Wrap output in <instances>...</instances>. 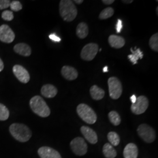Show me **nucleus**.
Listing matches in <instances>:
<instances>
[{"label": "nucleus", "mask_w": 158, "mask_h": 158, "mask_svg": "<svg viewBox=\"0 0 158 158\" xmlns=\"http://www.w3.org/2000/svg\"><path fill=\"white\" fill-rule=\"evenodd\" d=\"M11 1L9 0H0V10H4L10 6Z\"/></svg>", "instance_id": "c756f323"}, {"label": "nucleus", "mask_w": 158, "mask_h": 158, "mask_svg": "<svg viewBox=\"0 0 158 158\" xmlns=\"http://www.w3.org/2000/svg\"><path fill=\"white\" fill-rule=\"evenodd\" d=\"M12 70L14 75L20 82L23 83H28L30 80V75L25 68L21 65L16 64L13 67Z\"/></svg>", "instance_id": "9b49d317"}, {"label": "nucleus", "mask_w": 158, "mask_h": 158, "mask_svg": "<svg viewBox=\"0 0 158 158\" xmlns=\"http://www.w3.org/2000/svg\"><path fill=\"white\" fill-rule=\"evenodd\" d=\"M15 35L11 28L7 25H2L0 26V40L10 44L14 41Z\"/></svg>", "instance_id": "9d476101"}, {"label": "nucleus", "mask_w": 158, "mask_h": 158, "mask_svg": "<svg viewBox=\"0 0 158 158\" xmlns=\"http://www.w3.org/2000/svg\"><path fill=\"white\" fill-rule=\"evenodd\" d=\"M123 154L124 158H137L138 155L137 146L133 143H128L125 147Z\"/></svg>", "instance_id": "dca6fc26"}, {"label": "nucleus", "mask_w": 158, "mask_h": 158, "mask_svg": "<svg viewBox=\"0 0 158 158\" xmlns=\"http://www.w3.org/2000/svg\"><path fill=\"white\" fill-rule=\"evenodd\" d=\"M1 17L2 18V19H4L5 21H10L14 19V14L11 11L6 10V11L2 12Z\"/></svg>", "instance_id": "c85d7f7f"}, {"label": "nucleus", "mask_w": 158, "mask_h": 158, "mask_svg": "<svg viewBox=\"0 0 158 158\" xmlns=\"http://www.w3.org/2000/svg\"><path fill=\"white\" fill-rule=\"evenodd\" d=\"M76 35L80 39H85L89 34V27L85 23H80L76 28Z\"/></svg>", "instance_id": "aec40b11"}, {"label": "nucleus", "mask_w": 158, "mask_h": 158, "mask_svg": "<svg viewBox=\"0 0 158 158\" xmlns=\"http://www.w3.org/2000/svg\"><path fill=\"white\" fill-rule=\"evenodd\" d=\"M102 49H99V51H100V52H101V51H102Z\"/></svg>", "instance_id": "58836bf2"}, {"label": "nucleus", "mask_w": 158, "mask_h": 158, "mask_svg": "<svg viewBox=\"0 0 158 158\" xmlns=\"http://www.w3.org/2000/svg\"><path fill=\"white\" fill-rule=\"evenodd\" d=\"M74 2H76L77 4H81L84 2V1L83 0H75V1H74Z\"/></svg>", "instance_id": "c9c22d12"}, {"label": "nucleus", "mask_w": 158, "mask_h": 158, "mask_svg": "<svg viewBox=\"0 0 158 158\" xmlns=\"http://www.w3.org/2000/svg\"><path fill=\"white\" fill-rule=\"evenodd\" d=\"M10 132L12 136L21 142L28 141L32 136V132L28 127L23 124L14 123L10 127Z\"/></svg>", "instance_id": "f03ea898"}, {"label": "nucleus", "mask_w": 158, "mask_h": 158, "mask_svg": "<svg viewBox=\"0 0 158 158\" xmlns=\"http://www.w3.org/2000/svg\"><path fill=\"white\" fill-rule=\"evenodd\" d=\"M81 132L87 141L91 144H95L98 141V136L96 132L87 126H83L80 128Z\"/></svg>", "instance_id": "ddd939ff"}, {"label": "nucleus", "mask_w": 158, "mask_h": 158, "mask_svg": "<svg viewBox=\"0 0 158 158\" xmlns=\"http://www.w3.org/2000/svg\"><path fill=\"white\" fill-rule=\"evenodd\" d=\"M108 90L110 97L114 99H118L123 93V86L121 82L117 77H111L108 80Z\"/></svg>", "instance_id": "39448f33"}, {"label": "nucleus", "mask_w": 158, "mask_h": 158, "mask_svg": "<svg viewBox=\"0 0 158 158\" xmlns=\"http://www.w3.org/2000/svg\"><path fill=\"white\" fill-rule=\"evenodd\" d=\"M4 63L2 62V60L0 59V72L1 71H2V70L4 69Z\"/></svg>", "instance_id": "72a5a7b5"}, {"label": "nucleus", "mask_w": 158, "mask_h": 158, "mask_svg": "<svg viewBox=\"0 0 158 158\" xmlns=\"http://www.w3.org/2000/svg\"><path fill=\"white\" fill-rule=\"evenodd\" d=\"M38 153L40 158H62L59 153L50 147H41Z\"/></svg>", "instance_id": "f8f14e48"}, {"label": "nucleus", "mask_w": 158, "mask_h": 158, "mask_svg": "<svg viewBox=\"0 0 158 158\" xmlns=\"http://www.w3.org/2000/svg\"><path fill=\"white\" fill-rule=\"evenodd\" d=\"M59 12L64 21L71 22L77 17V10L70 0H62L59 4Z\"/></svg>", "instance_id": "f257e3e1"}, {"label": "nucleus", "mask_w": 158, "mask_h": 158, "mask_svg": "<svg viewBox=\"0 0 158 158\" xmlns=\"http://www.w3.org/2000/svg\"><path fill=\"white\" fill-rule=\"evenodd\" d=\"M102 152L106 158H114L117 156V153L110 143H106L102 148Z\"/></svg>", "instance_id": "412c9836"}, {"label": "nucleus", "mask_w": 158, "mask_h": 158, "mask_svg": "<svg viewBox=\"0 0 158 158\" xmlns=\"http://www.w3.org/2000/svg\"><path fill=\"white\" fill-rule=\"evenodd\" d=\"M102 2L106 5H110L114 2V0H102Z\"/></svg>", "instance_id": "473e14b6"}, {"label": "nucleus", "mask_w": 158, "mask_h": 158, "mask_svg": "<svg viewBox=\"0 0 158 158\" xmlns=\"http://www.w3.org/2000/svg\"><path fill=\"white\" fill-rule=\"evenodd\" d=\"M98 51V46L94 43L88 44L82 49L80 56L85 61H91L94 59Z\"/></svg>", "instance_id": "6e6552de"}, {"label": "nucleus", "mask_w": 158, "mask_h": 158, "mask_svg": "<svg viewBox=\"0 0 158 158\" xmlns=\"http://www.w3.org/2000/svg\"><path fill=\"white\" fill-rule=\"evenodd\" d=\"M137 132L139 136L147 143H152L155 140V131L148 125H140L137 129Z\"/></svg>", "instance_id": "423d86ee"}, {"label": "nucleus", "mask_w": 158, "mask_h": 158, "mask_svg": "<svg viewBox=\"0 0 158 158\" xmlns=\"http://www.w3.org/2000/svg\"><path fill=\"white\" fill-rule=\"evenodd\" d=\"M41 94L46 98H53L57 94V89L53 85L48 84L42 86L41 89Z\"/></svg>", "instance_id": "f3484780"}, {"label": "nucleus", "mask_w": 158, "mask_h": 158, "mask_svg": "<svg viewBox=\"0 0 158 158\" xmlns=\"http://www.w3.org/2000/svg\"><path fill=\"white\" fill-rule=\"evenodd\" d=\"M49 38L54 42H60V40H61V39L59 36H56L55 34H51L49 35Z\"/></svg>", "instance_id": "2f4dec72"}, {"label": "nucleus", "mask_w": 158, "mask_h": 158, "mask_svg": "<svg viewBox=\"0 0 158 158\" xmlns=\"http://www.w3.org/2000/svg\"><path fill=\"white\" fill-rule=\"evenodd\" d=\"M14 50L18 54L23 56H29L31 55V47L24 43H19L15 45Z\"/></svg>", "instance_id": "a211bd4d"}, {"label": "nucleus", "mask_w": 158, "mask_h": 158, "mask_svg": "<svg viewBox=\"0 0 158 158\" xmlns=\"http://www.w3.org/2000/svg\"><path fill=\"white\" fill-rule=\"evenodd\" d=\"M123 3H124V4H131V3H132V2H133V0H130V1H125V0H124V1H122Z\"/></svg>", "instance_id": "e433bc0d"}, {"label": "nucleus", "mask_w": 158, "mask_h": 158, "mask_svg": "<svg viewBox=\"0 0 158 158\" xmlns=\"http://www.w3.org/2000/svg\"><path fill=\"white\" fill-rule=\"evenodd\" d=\"M107 138L111 145L114 147H117L118 145L120 142V138L118 134L115 132H110L108 134Z\"/></svg>", "instance_id": "5701e85b"}, {"label": "nucleus", "mask_w": 158, "mask_h": 158, "mask_svg": "<svg viewBox=\"0 0 158 158\" xmlns=\"http://www.w3.org/2000/svg\"><path fill=\"white\" fill-rule=\"evenodd\" d=\"M10 6L12 11L15 12L19 11L21 10L23 8V6L21 3L18 1H13L11 2Z\"/></svg>", "instance_id": "cd10ccee"}, {"label": "nucleus", "mask_w": 158, "mask_h": 158, "mask_svg": "<svg viewBox=\"0 0 158 158\" xmlns=\"http://www.w3.org/2000/svg\"><path fill=\"white\" fill-rule=\"evenodd\" d=\"M114 14V9L111 7H108L103 10L99 15V19H107L108 18L112 17Z\"/></svg>", "instance_id": "393cba45"}, {"label": "nucleus", "mask_w": 158, "mask_h": 158, "mask_svg": "<svg viewBox=\"0 0 158 158\" xmlns=\"http://www.w3.org/2000/svg\"><path fill=\"white\" fill-rule=\"evenodd\" d=\"M10 111L6 106L0 103V121H6L9 118Z\"/></svg>", "instance_id": "a878e982"}, {"label": "nucleus", "mask_w": 158, "mask_h": 158, "mask_svg": "<svg viewBox=\"0 0 158 158\" xmlns=\"http://www.w3.org/2000/svg\"><path fill=\"white\" fill-rule=\"evenodd\" d=\"M108 43L112 48L119 49L125 45V40L121 36L111 35L108 38Z\"/></svg>", "instance_id": "2eb2a0df"}, {"label": "nucleus", "mask_w": 158, "mask_h": 158, "mask_svg": "<svg viewBox=\"0 0 158 158\" xmlns=\"http://www.w3.org/2000/svg\"><path fill=\"white\" fill-rule=\"evenodd\" d=\"M149 106V101L145 96H141L136 98L135 103L132 104L131 110L136 115L145 113Z\"/></svg>", "instance_id": "0eeeda50"}, {"label": "nucleus", "mask_w": 158, "mask_h": 158, "mask_svg": "<svg viewBox=\"0 0 158 158\" xmlns=\"http://www.w3.org/2000/svg\"><path fill=\"white\" fill-rule=\"evenodd\" d=\"M29 104L32 111L36 115L43 118L49 116L51 114L50 108L45 101L40 96L33 97L30 100Z\"/></svg>", "instance_id": "7ed1b4c3"}, {"label": "nucleus", "mask_w": 158, "mask_h": 158, "mask_svg": "<svg viewBox=\"0 0 158 158\" xmlns=\"http://www.w3.org/2000/svg\"><path fill=\"white\" fill-rule=\"evenodd\" d=\"M108 118L110 122L115 126H117L120 124L121 119L118 113L115 111H112L108 114Z\"/></svg>", "instance_id": "b1692460"}, {"label": "nucleus", "mask_w": 158, "mask_h": 158, "mask_svg": "<svg viewBox=\"0 0 158 158\" xmlns=\"http://www.w3.org/2000/svg\"><path fill=\"white\" fill-rule=\"evenodd\" d=\"M123 28V23L121 19H118V22L117 23L116 25V30H117V32L119 34L121 32V29Z\"/></svg>", "instance_id": "7c9ffc66"}, {"label": "nucleus", "mask_w": 158, "mask_h": 158, "mask_svg": "<svg viewBox=\"0 0 158 158\" xmlns=\"http://www.w3.org/2000/svg\"><path fill=\"white\" fill-rule=\"evenodd\" d=\"M149 46L153 51L158 52V34H154L149 40Z\"/></svg>", "instance_id": "bb28decb"}, {"label": "nucleus", "mask_w": 158, "mask_h": 158, "mask_svg": "<svg viewBox=\"0 0 158 158\" xmlns=\"http://www.w3.org/2000/svg\"><path fill=\"white\" fill-rule=\"evenodd\" d=\"M90 93L92 98L94 100H100L104 97L105 92L97 85H94L91 87Z\"/></svg>", "instance_id": "6ab92c4d"}, {"label": "nucleus", "mask_w": 158, "mask_h": 158, "mask_svg": "<svg viewBox=\"0 0 158 158\" xmlns=\"http://www.w3.org/2000/svg\"><path fill=\"white\" fill-rule=\"evenodd\" d=\"M61 73L64 79L68 80H74L78 77V72L75 68L69 66H64L61 70Z\"/></svg>", "instance_id": "4468645a"}, {"label": "nucleus", "mask_w": 158, "mask_h": 158, "mask_svg": "<svg viewBox=\"0 0 158 158\" xmlns=\"http://www.w3.org/2000/svg\"><path fill=\"white\" fill-rule=\"evenodd\" d=\"M79 117L89 124H93L97 121V115L94 111L85 104H80L77 107Z\"/></svg>", "instance_id": "20e7f679"}, {"label": "nucleus", "mask_w": 158, "mask_h": 158, "mask_svg": "<svg viewBox=\"0 0 158 158\" xmlns=\"http://www.w3.org/2000/svg\"><path fill=\"white\" fill-rule=\"evenodd\" d=\"M130 99H131V101L132 102V103L134 104V103L135 102L136 97V96L135 95H132V96L131 97Z\"/></svg>", "instance_id": "f704fd0d"}, {"label": "nucleus", "mask_w": 158, "mask_h": 158, "mask_svg": "<svg viewBox=\"0 0 158 158\" xmlns=\"http://www.w3.org/2000/svg\"><path fill=\"white\" fill-rule=\"evenodd\" d=\"M72 150L76 155L83 156L87 152V145L81 137H77L70 142Z\"/></svg>", "instance_id": "1a4fd4ad"}, {"label": "nucleus", "mask_w": 158, "mask_h": 158, "mask_svg": "<svg viewBox=\"0 0 158 158\" xmlns=\"http://www.w3.org/2000/svg\"><path fill=\"white\" fill-rule=\"evenodd\" d=\"M108 72V69L107 66H105L104 68H103V72L106 73V72Z\"/></svg>", "instance_id": "4c0bfd02"}, {"label": "nucleus", "mask_w": 158, "mask_h": 158, "mask_svg": "<svg viewBox=\"0 0 158 158\" xmlns=\"http://www.w3.org/2000/svg\"><path fill=\"white\" fill-rule=\"evenodd\" d=\"M135 50L134 51L132 48L131 49V51L132 54L128 56V58L129 59L130 61L133 64H135L138 62V59H142L143 56V52H142L140 49H136V47L135 48Z\"/></svg>", "instance_id": "4be33fe9"}]
</instances>
